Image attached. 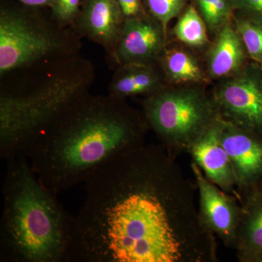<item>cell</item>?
<instances>
[{
	"instance_id": "cell-1",
	"label": "cell",
	"mask_w": 262,
	"mask_h": 262,
	"mask_svg": "<svg viewBox=\"0 0 262 262\" xmlns=\"http://www.w3.org/2000/svg\"><path fill=\"white\" fill-rule=\"evenodd\" d=\"M67 262H214L192 184L163 146L115 158L85 182Z\"/></svg>"
},
{
	"instance_id": "cell-2",
	"label": "cell",
	"mask_w": 262,
	"mask_h": 262,
	"mask_svg": "<svg viewBox=\"0 0 262 262\" xmlns=\"http://www.w3.org/2000/svg\"><path fill=\"white\" fill-rule=\"evenodd\" d=\"M146 125L123 98H77L33 136L24 155L39 182L58 194L115 158L144 145Z\"/></svg>"
},
{
	"instance_id": "cell-3",
	"label": "cell",
	"mask_w": 262,
	"mask_h": 262,
	"mask_svg": "<svg viewBox=\"0 0 262 262\" xmlns=\"http://www.w3.org/2000/svg\"><path fill=\"white\" fill-rule=\"evenodd\" d=\"M6 161L0 261L67 262L73 217L41 184L26 155Z\"/></svg>"
},
{
	"instance_id": "cell-4",
	"label": "cell",
	"mask_w": 262,
	"mask_h": 262,
	"mask_svg": "<svg viewBox=\"0 0 262 262\" xmlns=\"http://www.w3.org/2000/svg\"><path fill=\"white\" fill-rule=\"evenodd\" d=\"M21 84L2 87L0 156L24 154L33 136L71 103L89 93L94 80L91 62L78 56L35 69Z\"/></svg>"
},
{
	"instance_id": "cell-5",
	"label": "cell",
	"mask_w": 262,
	"mask_h": 262,
	"mask_svg": "<svg viewBox=\"0 0 262 262\" xmlns=\"http://www.w3.org/2000/svg\"><path fill=\"white\" fill-rule=\"evenodd\" d=\"M63 27L22 10H1L0 76L40 68L75 57L79 39Z\"/></svg>"
},
{
	"instance_id": "cell-6",
	"label": "cell",
	"mask_w": 262,
	"mask_h": 262,
	"mask_svg": "<svg viewBox=\"0 0 262 262\" xmlns=\"http://www.w3.org/2000/svg\"><path fill=\"white\" fill-rule=\"evenodd\" d=\"M146 122L173 156L191 146L221 115L213 101L195 89L161 90L144 103Z\"/></svg>"
},
{
	"instance_id": "cell-7",
	"label": "cell",
	"mask_w": 262,
	"mask_h": 262,
	"mask_svg": "<svg viewBox=\"0 0 262 262\" xmlns=\"http://www.w3.org/2000/svg\"><path fill=\"white\" fill-rule=\"evenodd\" d=\"M199 194V213L205 226L227 247L235 248L244 208L238 198L209 180L194 162L191 164Z\"/></svg>"
},
{
	"instance_id": "cell-8",
	"label": "cell",
	"mask_w": 262,
	"mask_h": 262,
	"mask_svg": "<svg viewBox=\"0 0 262 262\" xmlns=\"http://www.w3.org/2000/svg\"><path fill=\"white\" fill-rule=\"evenodd\" d=\"M213 102L225 120L252 132L262 130V84L253 76L244 73L227 81Z\"/></svg>"
},
{
	"instance_id": "cell-9",
	"label": "cell",
	"mask_w": 262,
	"mask_h": 262,
	"mask_svg": "<svg viewBox=\"0 0 262 262\" xmlns=\"http://www.w3.org/2000/svg\"><path fill=\"white\" fill-rule=\"evenodd\" d=\"M220 139L233 166L237 192L252 189L262 179L261 138L222 117Z\"/></svg>"
},
{
	"instance_id": "cell-10",
	"label": "cell",
	"mask_w": 262,
	"mask_h": 262,
	"mask_svg": "<svg viewBox=\"0 0 262 262\" xmlns=\"http://www.w3.org/2000/svg\"><path fill=\"white\" fill-rule=\"evenodd\" d=\"M165 36L157 20L139 15L126 18L113 53L114 58L120 67L150 64L163 51Z\"/></svg>"
},
{
	"instance_id": "cell-11",
	"label": "cell",
	"mask_w": 262,
	"mask_h": 262,
	"mask_svg": "<svg viewBox=\"0 0 262 262\" xmlns=\"http://www.w3.org/2000/svg\"><path fill=\"white\" fill-rule=\"evenodd\" d=\"M221 118L193 144L188 153L211 182L239 198L233 166L221 141Z\"/></svg>"
},
{
	"instance_id": "cell-12",
	"label": "cell",
	"mask_w": 262,
	"mask_h": 262,
	"mask_svg": "<svg viewBox=\"0 0 262 262\" xmlns=\"http://www.w3.org/2000/svg\"><path fill=\"white\" fill-rule=\"evenodd\" d=\"M124 15L117 0H89L77 24L86 37L113 53L122 27Z\"/></svg>"
},
{
	"instance_id": "cell-13",
	"label": "cell",
	"mask_w": 262,
	"mask_h": 262,
	"mask_svg": "<svg viewBox=\"0 0 262 262\" xmlns=\"http://www.w3.org/2000/svg\"><path fill=\"white\" fill-rule=\"evenodd\" d=\"M219 31L208 58L209 72L214 77L232 75L245 59L244 44L237 29L227 23Z\"/></svg>"
},
{
	"instance_id": "cell-14",
	"label": "cell",
	"mask_w": 262,
	"mask_h": 262,
	"mask_svg": "<svg viewBox=\"0 0 262 262\" xmlns=\"http://www.w3.org/2000/svg\"><path fill=\"white\" fill-rule=\"evenodd\" d=\"M235 249L241 261H252L262 254V203L250 196L244 206Z\"/></svg>"
},
{
	"instance_id": "cell-15",
	"label": "cell",
	"mask_w": 262,
	"mask_h": 262,
	"mask_svg": "<svg viewBox=\"0 0 262 262\" xmlns=\"http://www.w3.org/2000/svg\"><path fill=\"white\" fill-rule=\"evenodd\" d=\"M149 64L121 66L114 75L110 95L123 98L138 95L156 94L160 90V78Z\"/></svg>"
},
{
	"instance_id": "cell-16",
	"label": "cell",
	"mask_w": 262,
	"mask_h": 262,
	"mask_svg": "<svg viewBox=\"0 0 262 262\" xmlns=\"http://www.w3.org/2000/svg\"><path fill=\"white\" fill-rule=\"evenodd\" d=\"M165 72L170 80L177 82H199L204 79L198 62L187 52L170 50L164 56Z\"/></svg>"
},
{
	"instance_id": "cell-17",
	"label": "cell",
	"mask_w": 262,
	"mask_h": 262,
	"mask_svg": "<svg viewBox=\"0 0 262 262\" xmlns=\"http://www.w3.org/2000/svg\"><path fill=\"white\" fill-rule=\"evenodd\" d=\"M206 24L194 7L186 10L174 28V34L179 40L188 46H203L208 42Z\"/></svg>"
},
{
	"instance_id": "cell-18",
	"label": "cell",
	"mask_w": 262,
	"mask_h": 262,
	"mask_svg": "<svg viewBox=\"0 0 262 262\" xmlns=\"http://www.w3.org/2000/svg\"><path fill=\"white\" fill-rule=\"evenodd\" d=\"M202 17L208 28L220 30L230 17L233 0H196Z\"/></svg>"
},
{
	"instance_id": "cell-19",
	"label": "cell",
	"mask_w": 262,
	"mask_h": 262,
	"mask_svg": "<svg viewBox=\"0 0 262 262\" xmlns=\"http://www.w3.org/2000/svg\"><path fill=\"white\" fill-rule=\"evenodd\" d=\"M236 29L250 56L262 60V25L247 20H237Z\"/></svg>"
},
{
	"instance_id": "cell-20",
	"label": "cell",
	"mask_w": 262,
	"mask_h": 262,
	"mask_svg": "<svg viewBox=\"0 0 262 262\" xmlns=\"http://www.w3.org/2000/svg\"><path fill=\"white\" fill-rule=\"evenodd\" d=\"M151 14L166 33L169 22L182 12L187 0H146Z\"/></svg>"
},
{
	"instance_id": "cell-21",
	"label": "cell",
	"mask_w": 262,
	"mask_h": 262,
	"mask_svg": "<svg viewBox=\"0 0 262 262\" xmlns=\"http://www.w3.org/2000/svg\"><path fill=\"white\" fill-rule=\"evenodd\" d=\"M80 3V0H54L51 8L60 26H68L77 18Z\"/></svg>"
},
{
	"instance_id": "cell-22",
	"label": "cell",
	"mask_w": 262,
	"mask_h": 262,
	"mask_svg": "<svg viewBox=\"0 0 262 262\" xmlns=\"http://www.w3.org/2000/svg\"><path fill=\"white\" fill-rule=\"evenodd\" d=\"M125 18L137 16L140 13L139 0H117Z\"/></svg>"
},
{
	"instance_id": "cell-23",
	"label": "cell",
	"mask_w": 262,
	"mask_h": 262,
	"mask_svg": "<svg viewBox=\"0 0 262 262\" xmlns=\"http://www.w3.org/2000/svg\"><path fill=\"white\" fill-rule=\"evenodd\" d=\"M233 3L239 9L262 14V0H233Z\"/></svg>"
},
{
	"instance_id": "cell-24",
	"label": "cell",
	"mask_w": 262,
	"mask_h": 262,
	"mask_svg": "<svg viewBox=\"0 0 262 262\" xmlns=\"http://www.w3.org/2000/svg\"><path fill=\"white\" fill-rule=\"evenodd\" d=\"M26 5L32 7L53 6L54 0H18Z\"/></svg>"
},
{
	"instance_id": "cell-25",
	"label": "cell",
	"mask_w": 262,
	"mask_h": 262,
	"mask_svg": "<svg viewBox=\"0 0 262 262\" xmlns=\"http://www.w3.org/2000/svg\"><path fill=\"white\" fill-rule=\"evenodd\" d=\"M251 198H255V199L258 200V201L262 203V187H259L257 192H255L253 196H251Z\"/></svg>"
},
{
	"instance_id": "cell-26",
	"label": "cell",
	"mask_w": 262,
	"mask_h": 262,
	"mask_svg": "<svg viewBox=\"0 0 262 262\" xmlns=\"http://www.w3.org/2000/svg\"><path fill=\"white\" fill-rule=\"evenodd\" d=\"M253 262H262V254L255 258Z\"/></svg>"
},
{
	"instance_id": "cell-27",
	"label": "cell",
	"mask_w": 262,
	"mask_h": 262,
	"mask_svg": "<svg viewBox=\"0 0 262 262\" xmlns=\"http://www.w3.org/2000/svg\"><path fill=\"white\" fill-rule=\"evenodd\" d=\"M261 61H262V60H261Z\"/></svg>"
}]
</instances>
